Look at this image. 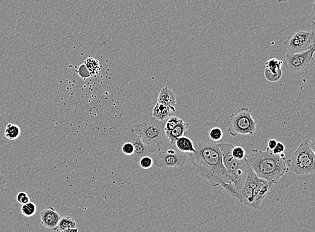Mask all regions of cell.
<instances>
[{"label":"cell","mask_w":315,"mask_h":232,"mask_svg":"<svg viewBox=\"0 0 315 232\" xmlns=\"http://www.w3.org/2000/svg\"><path fill=\"white\" fill-rule=\"evenodd\" d=\"M195 146L196 152L190 154L194 171L209 181L213 188L232 183L218 144L208 140L199 141Z\"/></svg>","instance_id":"6da1fadb"},{"label":"cell","mask_w":315,"mask_h":232,"mask_svg":"<svg viewBox=\"0 0 315 232\" xmlns=\"http://www.w3.org/2000/svg\"><path fill=\"white\" fill-rule=\"evenodd\" d=\"M252 170L260 179L276 184L284 175L290 171L285 154H275L267 148L266 151L252 149L246 156Z\"/></svg>","instance_id":"7a4b0ae2"},{"label":"cell","mask_w":315,"mask_h":232,"mask_svg":"<svg viewBox=\"0 0 315 232\" xmlns=\"http://www.w3.org/2000/svg\"><path fill=\"white\" fill-rule=\"evenodd\" d=\"M223 156V163L236 189H241L251 168L246 159L237 160L232 155L234 146L231 143L217 144Z\"/></svg>","instance_id":"3957f363"},{"label":"cell","mask_w":315,"mask_h":232,"mask_svg":"<svg viewBox=\"0 0 315 232\" xmlns=\"http://www.w3.org/2000/svg\"><path fill=\"white\" fill-rule=\"evenodd\" d=\"M288 161L290 171L298 175L315 173L314 141L305 140L298 146Z\"/></svg>","instance_id":"277c9868"},{"label":"cell","mask_w":315,"mask_h":232,"mask_svg":"<svg viewBox=\"0 0 315 232\" xmlns=\"http://www.w3.org/2000/svg\"><path fill=\"white\" fill-rule=\"evenodd\" d=\"M164 126L161 121L151 118L137 123L133 131L145 144L158 150L159 146L164 143L167 138Z\"/></svg>","instance_id":"5b68a950"},{"label":"cell","mask_w":315,"mask_h":232,"mask_svg":"<svg viewBox=\"0 0 315 232\" xmlns=\"http://www.w3.org/2000/svg\"><path fill=\"white\" fill-rule=\"evenodd\" d=\"M230 126L228 132L233 137L239 135L254 136L257 130V123L251 116L250 109L239 108L229 117Z\"/></svg>","instance_id":"8992f818"},{"label":"cell","mask_w":315,"mask_h":232,"mask_svg":"<svg viewBox=\"0 0 315 232\" xmlns=\"http://www.w3.org/2000/svg\"><path fill=\"white\" fill-rule=\"evenodd\" d=\"M153 157V166L159 169L180 168L184 166L190 158L185 154L174 149L166 151H158Z\"/></svg>","instance_id":"52a82bcc"},{"label":"cell","mask_w":315,"mask_h":232,"mask_svg":"<svg viewBox=\"0 0 315 232\" xmlns=\"http://www.w3.org/2000/svg\"><path fill=\"white\" fill-rule=\"evenodd\" d=\"M314 24H312L310 31L300 30L292 34L285 42L287 53H300L309 50L314 46Z\"/></svg>","instance_id":"ba28073f"},{"label":"cell","mask_w":315,"mask_h":232,"mask_svg":"<svg viewBox=\"0 0 315 232\" xmlns=\"http://www.w3.org/2000/svg\"><path fill=\"white\" fill-rule=\"evenodd\" d=\"M260 179L256 175L252 169L250 170L245 184L241 189H236L235 198L242 205H247L254 208V194Z\"/></svg>","instance_id":"9c48e42d"},{"label":"cell","mask_w":315,"mask_h":232,"mask_svg":"<svg viewBox=\"0 0 315 232\" xmlns=\"http://www.w3.org/2000/svg\"><path fill=\"white\" fill-rule=\"evenodd\" d=\"M314 46L306 51L300 53H286L285 58L286 67L290 71L298 72L305 69L314 58Z\"/></svg>","instance_id":"30bf717a"},{"label":"cell","mask_w":315,"mask_h":232,"mask_svg":"<svg viewBox=\"0 0 315 232\" xmlns=\"http://www.w3.org/2000/svg\"><path fill=\"white\" fill-rule=\"evenodd\" d=\"M127 142H131L134 147V152L131 155L133 161L139 162L142 157L154 154L157 150L145 144L142 140L133 131L127 136Z\"/></svg>","instance_id":"8fae6325"},{"label":"cell","mask_w":315,"mask_h":232,"mask_svg":"<svg viewBox=\"0 0 315 232\" xmlns=\"http://www.w3.org/2000/svg\"><path fill=\"white\" fill-rule=\"evenodd\" d=\"M40 223L46 228L53 229L55 228L61 217L59 213L53 207H48L43 209L40 213Z\"/></svg>","instance_id":"7c38bea8"},{"label":"cell","mask_w":315,"mask_h":232,"mask_svg":"<svg viewBox=\"0 0 315 232\" xmlns=\"http://www.w3.org/2000/svg\"><path fill=\"white\" fill-rule=\"evenodd\" d=\"M273 185L272 183L268 182L264 179H260L255 190V194H254V209L255 210H258L260 209L262 201L267 196Z\"/></svg>","instance_id":"4fadbf2b"},{"label":"cell","mask_w":315,"mask_h":232,"mask_svg":"<svg viewBox=\"0 0 315 232\" xmlns=\"http://www.w3.org/2000/svg\"><path fill=\"white\" fill-rule=\"evenodd\" d=\"M188 123H185L182 120L175 128L168 132L165 133L166 138L169 140V144L173 146L175 144V141L182 136H186L188 134Z\"/></svg>","instance_id":"5bb4252c"},{"label":"cell","mask_w":315,"mask_h":232,"mask_svg":"<svg viewBox=\"0 0 315 232\" xmlns=\"http://www.w3.org/2000/svg\"><path fill=\"white\" fill-rule=\"evenodd\" d=\"M157 102L161 103L168 106L172 110L173 113L175 112L176 109V96L172 90H170L168 87H165L161 89L158 96Z\"/></svg>","instance_id":"9a60e30c"},{"label":"cell","mask_w":315,"mask_h":232,"mask_svg":"<svg viewBox=\"0 0 315 232\" xmlns=\"http://www.w3.org/2000/svg\"><path fill=\"white\" fill-rule=\"evenodd\" d=\"M175 146L177 150L185 154H193L196 152L195 143L187 136H182L175 141Z\"/></svg>","instance_id":"2e32d148"},{"label":"cell","mask_w":315,"mask_h":232,"mask_svg":"<svg viewBox=\"0 0 315 232\" xmlns=\"http://www.w3.org/2000/svg\"><path fill=\"white\" fill-rule=\"evenodd\" d=\"M172 113V110L168 106L157 102L153 108L152 116L156 120L163 122V120L171 117Z\"/></svg>","instance_id":"e0dca14e"},{"label":"cell","mask_w":315,"mask_h":232,"mask_svg":"<svg viewBox=\"0 0 315 232\" xmlns=\"http://www.w3.org/2000/svg\"><path fill=\"white\" fill-rule=\"evenodd\" d=\"M21 134V129L16 124L9 123L4 130V136L9 140H17Z\"/></svg>","instance_id":"ac0fdd59"},{"label":"cell","mask_w":315,"mask_h":232,"mask_svg":"<svg viewBox=\"0 0 315 232\" xmlns=\"http://www.w3.org/2000/svg\"><path fill=\"white\" fill-rule=\"evenodd\" d=\"M76 227L77 223L74 219L70 216H64L60 218L57 225L53 230L56 232H60L66 229L75 228Z\"/></svg>","instance_id":"d6986e66"},{"label":"cell","mask_w":315,"mask_h":232,"mask_svg":"<svg viewBox=\"0 0 315 232\" xmlns=\"http://www.w3.org/2000/svg\"><path fill=\"white\" fill-rule=\"evenodd\" d=\"M85 65L88 68L91 76H96L99 74L101 69L100 62L96 58L89 57L84 61Z\"/></svg>","instance_id":"ffe728a7"},{"label":"cell","mask_w":315,"mask_h":232,"mask_svg":"<svg viewBox=\"0 0 315 232\" xmlns=\"http://www.w3.org/2000/svg\"><path fill=\"white\" fill-rule=\"evenodd\" d=\"M20 211H21L22 214L24 216L31 217L36 214L37 207H36L35 203L30 201L26 204L22 205Z\"/></svg>","instance_id":"44dd1931"},{"label":"cell","mask_w":315,"mask_h":232,"mask_svg":"<svg viewBox=\"0 0 315 232\" xmlns=\"http://www.w3.org/2000/svg\"><path fill=\"white\" fill-rule=\"evenodd\" d=\"M266 68L272 72H277L282 69L283 61L276 58H270L265 62Z\"/></svg>","instance_id":"7402d4cb"},{"label":"cell","mask_w":315,"mask_h":232,"mask_svg":"<svg viewBox=\"0 0 315 232\" xmlns=\"http://www.w3.org/2000/svg\"><path fill=\"white\" fill-rule=\"evenodd\" d=\"M282 70H280L279 71L277 72H272L271 70L268 69V68H265V70H264V76L266 80L270 82H276L278 81H279L280 79H281L282 76Z\"/></svg>","instance_id":"603a6c76"},{"label":"cell","mask_w":315,"mask_h":232,"mask_svg":"<svg viewBox=\"0 0 315 232\" xmlns=\"http://www.w3.org/2000/svg\"><path fill=\"white\" fill-rule=\"evenodd\" d=\"M182 120V119L179 118L177 116L169 117V120H167L166 124L164 126L165 132H168L169 131L172 130Z\"/></svg>","instance_id":"cb8c5ba5"},{"label":"cell","mask_w":315,"mask_h":232,"mask_svg":"<svg viewBox=\"0 0 315 232\" xmlns=\"http://www.w3.org/2000/svg\"><path fill=\"white\" fill-rule=\"evenodd\" d=\"M210 138L213 142H219L223 137V132L219 127L211 129L209 132Z\"/></svg>","instance_id":"d4e9b609"},{"label":"cell","mask_w":315,"mask_h":232,"mask_svg":"<svg viewBox=\"0 0 315 232\" xmlns=\"http://www.w3.org/2000/svg\"><path fill=\"white\" fill-rule=\"evenodd\" d=\"M232 155L234 158L237 159V160H242L247 156L245 150H244L243 147L239 146L233 147L232 149Z\"/></svg>","instance_id":"484cf974"},{"label":"cell","mask_w":315,"mask_h":232,"mask_svg":"<svg viewBox=\"0 0 315 232\" xmlns=\"http://www.w3.org/2000/svg\"><path fill=\"white\" fill-rule=\"evenodd\" d=\"M139 162L141 168L145 169V170H147L153 166V158L149 156L142 157Z\"/></svg>","instance_id":"4316f807"},{"label":"cell","mask_w":315,"mask_h":232,"mask_svg":"<svg viewBox=\"0 0 315 232\" xmlns=\"http://www.w3.org/2000/svg\"><path fill=\"white\" fill-rule=\"evenodd\" d=\"M16 200H17L18 202L20 203V204L24 205L30 202V199L27 193L24 192V191H21V192L18 193L17 196H16Z\"/></svg>","instance_id":"83f0119b"},{"label":"cell","mask_w":315,"mask_h":232,"mask_svg":"<svg viewBox=\"0 0 315 232\" xmlns=\"http://www.w3.org/2000/svg\"><path fill=\"white\" fill-rule=\"evenodd\" d=\"M76 72H78L79 75L84 79V80L86 78H90L91 76L88 68H86L84 64H81V65L79 66L78 70H76Z\"/></svg>","instance_id":"f1b7e54d"},{"label":"cell","mask_w":315,"mask_h":232,"mask_svg":"<svg viewBox=\"0 0 315 232\" xmlns=\"http://www.w3.org/2000/svg\"><path fill=\"white\" fill-rule=\"evenodd\" d=\"M122 150L124 154L131 156L134 152V147L131 142H127L123 144Z\"/></svg>","instance_id":"f546056e"},{"label":"cell","mask_w":315,"mask_h":232,"mask_svg":"<svg viewBox=\"0 0 315 232\" xmlns=\"http://www.w3.org/2000/svg\"><path fill=\"white\" fill-rule=\"evenodd\" d=\"M272 151V152L275 154H282V153H284V151H285V146H284L283 143L278 142L275 148Z\"/></svg>","instance_id":"4dcf8cb0"},{"label":"cell","mask_w":315,"mask_h":232,"mask_svg":"<svg viewBox=\"0 0 315 232\" xmlns=\"http://www.w3.org/2000/svg\"><path fill=\"white\" fill-rule=\"evenodd\" d=\"M6 183V177L4 176V175L1 173V171H0V197H2L4 191H5Z\"/></svg>","instance_id":"1f68e13d"},{"label":"cell","mask_w":315,"mask_h":232,"mask_svg":"<svg viewBox=\"0 0 315 232\" xmlns=\"http://www.w3.org/2000/svg\"><path fill=\"white\" fill-rule=\"evenodd\" d=\"M277 141L275 140V139H270L269 141H268V148L270 149V150H273L274 148H275L276 144H277Z\"/></svg>","instance_id":"d6a6232c"},{"label":"cell","mask_w":315,"mask_h":232,"mask_svg":"<svg viewBox=\"0 0 315 232\" xmlns=\"http://www.w3.org/2000/svg\"><path fill=\"white\" fill-rule=\"evenodd\" d=\"M60 232H78V229L77 227H75V228L68 229Z\"/></svg>","instance_id":"836d02e7"},{"label":"cell","mask_w":315,"mask_h":232,"mask_svg":"<svg viewBox=\"0 0 315 232\" xmlns=\"http://www.w3.org/2000/svg\"><path fill=\"white\" fill-rule=\"evenodd\" d=\"M290 0H284V2H290Z\"/></svg>","instance_id":"e575fe53"}]
</instances>
